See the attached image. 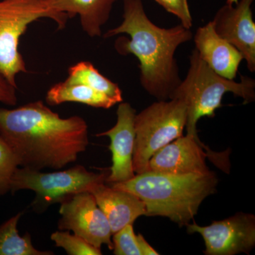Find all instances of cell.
<instances>
[{
	"instance_id": "ffe728a7",
	"label": "cell",
	"mask_w": 255,
	"mask_h": 255,
	"mask_svg": "<svg viewBox=\"0 0 255 255\" xmlns=\"http://www.w3.org/2000/svg\"><path fill=\"white\" fill-rule=\"evenodd\" d=\"M18 166L14 152L0 135V196L11 191V178Z\"/></svg>"
},
{
	"instance_id": "ac0fdd59",
	"label": "cell",
	"mask_w": 255,
	"mask_h": 255,
	"mask_svg": "<svg viewBox=\"0 0 255 255\" xmlns=\"http://www.w3.org/2000/svg\"><path fill=\"white\" fill-rule=\"evenodd\" d=\"M68 80L91 87L96 91L105 94L118 103L123 102L120 87L99 72L90 62L82 61L70 67Z\"/></svg>"
},
{
	"instance_id": "277c9868",
	"label": "cell",
	"mask_w": 255,
	"mask_h": 255,
	"mask_svg": "<svg viewBox=\"0 0 255 255\" xmlns=\"http://www.w3.org/2000/svg\"><path fill=\"white\" fill-rule=\"evenodd\" d=\"M241 81L228 80L215 73L194 50L189 57L187 76L170 96V99L182 101L187 112V134L198 137L196 125L203 117L213 118L222 106L227 93L241 97L244 104L255 100V81L241 76Z\"/></svg>"
},
{
	"instance_id": "4fadbf2b",
	"label": "cell",
	"mask_w": 255,
	"mask_h": 255,
	"mask_svg": "<svg viewBox=\"0 0 255 255\" xmlns=\"http://www.w3.org/2000/svg\"><path fill=\"white\" fill-rule=\"evenodd\" d=\"M196 51L215 73L235 80L243 57L239 50L215 31L212 22L198 28L194 36Z\"/></svg>"
},
{
	"instance_id": "7c38bea8",
	"label": "cell",
	"mask_w": 255,
	"mask_h": 255,
	"mask_svg": "<svg viewBox=\"0 0 255 255\" xmlns=\"http://www.w3.org/2000/svg\"><path fill=\"white\" fill-rule=\"evenodd\" d=\"M117 122L107 131L96 136H108L112 154V166L106 182H126L135 175L132 167V155L135 146L134 122L136 112L129 103L121 102L117 109Z\"/></svg>"
},
{
	"instance_id": "cb8c5ba5",
	"label": "cell",
	"mask_w": 255,
	"mask_h": 255,
	"mask_svg": "<svg viewBox=\"0 0 255 255\" xmlns=\"http://www.w3.org/2000/svg\"><path fill=\"white\" fill-rule=\"evenodd\" d=\"M137 241H138L139 249H140L141 255H159L152 247L147 243L145 238L141 234L137 235Z\"/></svg>"
},
{
	"instance_id": "9c48e42d",
	"label": "cell",
	"mask_w": 255,
	"mask_h": 255,
	"mask_svg": "<svg viewBox=\"0 0 255 255\" xmlns=\"http://www.w3.org/2000/svg\"><path fill=\"white\" fill-rule=\"evenodd\" d=\"M186 226L188 233L202 236L206 255L250 254L255 246V217L251 214L239 212L207 226L196 223Z\"/></svg>"
},
{
	"instance_id": "2e32d148",
	"label": "cell",
	"mask_w": 255,
	"mask_h": 255,
	"mask_svg": "<svg viewBox=\"0 0 255 255\" xmlns=\"http://www.w3.org/2000/svg\"><path fill=\"white\" fill-rule=\"evenodd\" d=\"M46 102L57 106L65 102H77L95 108L108 110L118 104L105 94L79 82L66 80L50 87L47 92Z\"/></svg>"
},
{
	"instance_id": "603a6c76",
	"label": "cell",
	"mask_w": 255,
	"mask_h": 255,
	"mask_svg": "<svg viewBox=\"0 0 255 255\" xmlns=\"http://www.w3.org/2000/svg\"><path fill=\"white\" fill-rule=\"evenodd\" d=\"M16 90L17 88L13 86L0 72V102L6 105H16Z\"/></svg>"
},
{
	"instance_id": "7a4b0ae2",
	"label": "cell",
	"mask_w": 255,
	"mask_h": 255,
	"mask_svg": "<svg viewBox=\"0 0 255 255\" xmlns=\"http://www.w3.org/2000/svg\"><path fill=\"white\" fill-rule=\"evenodd\" d=\"M123 18L104 37L128 35L130 39L120 37L117 40L116 50L119 54L136 57L140 84L149 95L158 101L169 100L182 81L176 50L192 39V32L181 23L169 28L159 27L146 14L141 0H124Z\"/></svg>"
},
{
	"instance_id": "9a60e30c",
	"label": "cell",
	"mask_w": 255,
	"mask_h": 255,
	"mask_svg": "<svg viewBox=\"0 0 255 255\" xmlns=\"http://www.w3.org/2000/svg\"><path fill=\"white\" fill-rule=\"evenodd\" d=\"M52 9L69 18L79 16L82 30L91 38L102 36L117 0H46Z\"/></svg>"
},
{
	"instance_id": "8992f818",
	"label": "cell",
	"mask_w": 255,
	"mask_h": 255,
	"mask_svg": "<svg viewBox=\"0 0 255 255\" xmlns=\"http://www.w3.org/2000/svg\"><path fill=\"white\" fill-rule=\"evenodd\" d=\"M187 122L186 106L176 99L157 100L136 114L132 155L134 172H145L149 160L157 151L182 136Z\"/></svg>"
},
{
	"instance_id": "3957f363",
	"label": "cell",
	"mask_w": 255,
	"mask_h": 255,
	"mask_svg": "<svg viewBox=\"0 0 255 255\" xmlns=\"http://www.w3.org/2000/svg\"><path fill=\"white\" fill-rule=\"evenodd\" d=\"M218 184L219 179L212 171L189 174L144 172L126 182L109 186L141 199L145 216L168 218L182 227L194 219L204 199L216 192Z\"/></svg>"
},
{
	"instance_id": "30bf717a",
	"label": "cell",
	"mask_w": 255,
	"mask_h": 255,
	"mask_svg": "<svg viewBox=\"0 0 255 255\" xmlns=\"http://www.w3.org/2000/svg\"><path fill=\"white\" fill-rule=\"evenodd\" d=\"M254 0H239L220 8L211 21L215 31L239 50L251 73L255 71V23L251 6Z\"/></svg>"
},
{
	"instance_id": "e0dca14e",
	"label": "cell",
	"mask_w": 255,
	"mask_h": 255,
	"mask_svg": "<svg viewBox=\"0 0 255 255\" xmlns=\"http://www.w3.org/2000/svg\"><path fill=\"white\" fill-rule=\"evenodd\" d=\"M21 215L22 213H18L0 226V255H53L51 251L36 249L28 233L23 237L20 236L17 225Z\"/></svg>"
},
{
	"instance_id": "5bb4252c",
	"label": "cell",
	"mask_w": 255,
	"mask_h": 255,
	"mask_svg": "<svg viewBox=\"0 0 255 255\" xmlns=\"http://www.w3.org/2000/svg\"><path fill=\"white\" fill-rule=\"evenodd\" d=\"M97 205L107 216L112 234L146 214L145 204L132 193L114 189L105 183L97 184L90 191Z\"/></svg>"
},
{
	"instance_id": "d4e9b609",
	"label": "cell",
	"mask_w": 255,
	"mask_h": 255,
	"mask_svg": "<svg viewBox=\"0 0 255 255\" xmlns=\"http://www.w3.org/2000/svg\"><path fill=\"white\" fill-rule=\"evenodd\" d=\"M238 1H239V0H227V2H226V4H237Z\"/></svg>"
},
{
	"instance_id": "44dd1931",
	"label": "cell",
	"mask_w": 255,
	"mask_h": 255,
	"mask_svg": "<svg viewBox=\"0 0 255 255\" xmlns=\"http://www.w3.org/2000/svg\"><path fill=\"white\" fill-rule=\"evenodd\" d=\"M112 243L114 255H141L132 224L127 225L114 233Z\"/></svg>"
},
{
	"instance_id": "7402d4cb",
	"label": "cell",
	"mask_w": 255,
	"mask_h": 255,
	"mask_svg": "<svg viewBox=\"0 0 255 255\" xmlns=\"http://www.w3.org/2000/svg\"><path fill=\"white\" fill-rule=\"evenodd\" d=\"M170 14L175 15L184 27L191 29L193 18L188 0H154Z\"/></svg>"
},
{
	"instance_id": "5b68a950",
	"label": "cell",
	"mask_w": 255,
	"mask_h": 255,
	"mask_svg": "<svg viewBox=\"0 0 255 255\" xmlns=\"http://www.w3.org/2000/svg\"><path fill=\"white\" fill-rule=\"evenodd\" d=\"M43 18L53 20L59 30L69 19L46 0H0V72L16 88V75L27 72L18 48L20 38L31 23Z\"/></svg>"
},
{
	"instance_id": "d6986e66",
	"label": "cell",
	"mask_w": 255,
	"mask_h": 255,
	"mask_svg": "<svg viewBox=\"0 0 255 255\" xmlns=\"http://www.w3.org/2000/svg\"><path fill=\"white\" fill-rule=\"evenodd\" d=\"M58 248H62L69 255H101L100 248H96L83 238L71 235L68 231H56L50 236Z\"/></svg>"
},
{
	"instance_id": "8fae6325",
	"label": "cell",
	"mask_w": 255,
	"mask_h": 255,
	"mask_svg": "<svg viewBox=\"0 0 255 255\" xmlns=\"http://www.w3.org/2000/svg\"><path fill=\"white\" fill-rule=\"evenodd\" d=\"M207 146L199 137L187 134L178 137L155 152L145 172L170 174H204L209 172Z\"/></svg>"
},
{
	"instance_id": "6da1fadb",
	"label": "cell",
	"mask_w": 255,
	"mask_h": 255,
	"mask_svg": "<svg viewBox=\"0 0 255 255\" xmlns=\"http://www.w3.org/2000/svg\"><path fill=\"white\" fill-rule=\"evenodd\" d=\"M0 135L20 167L36 170L63 168L89 145L88 127L82 117L61 118L42 101L14 110L0 108Z\"/></svg>"
},
{
	"instance_id": "ba28073f",
	"label": "cell",
	"mask_w": 255,
	"mask_h": 255,
	"mask_svg": "<svg viewBox=\"0 0 255 255\" xmlns=\"http://www.w3.org/2000/svg\"><path fill=\"white\" fill-rule=\"evenodd\" d=\"M58 221L60 231H73L97 248L107 245L113 250L110 223L97 205L95 196L88 191L77 193L60 203Z\"/></svg>"
},
{
	"instance_id": "52a82bcc",
	"label": "cell",
	"mask_w": 255,
	"mask_h": 255,
	"mask_svg": "<svg viewBox=\"0 0 255 255\" xmlns=\"http://www.w3.org/2000/svg\"><path fill=\"white\" fill-rule=\"evenodd\" d=\"M109 173H95L82 165H76L66 170L42 172L17 167L11 178V192L31 190L36 197L31 204L35 211L42 213L48 207L68 199L77 193L90 192L97 184L105 183Z\"/></svg>"
}]
</instances>
